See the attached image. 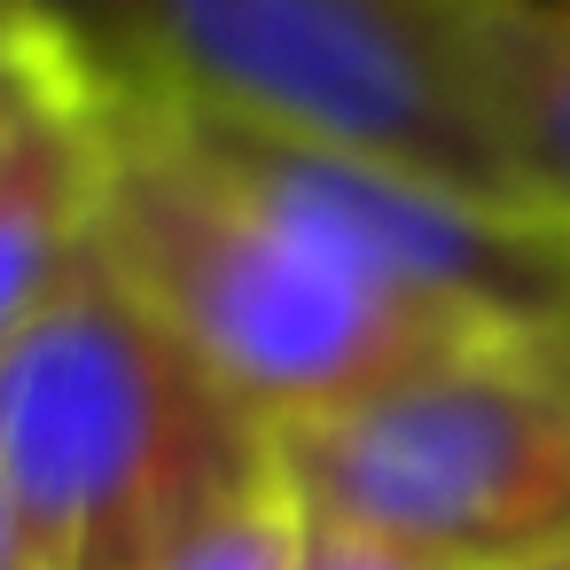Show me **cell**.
Returning a JSON list of instances; mask_svg holds the SVG:
<instances>
[{
  "mask_svg": "<svg viewBox=\"0 0 570 570\" xmlns=\"http://www.w3.org/2000/svg\"><path fill=\"white\" fill-rule=\"evenodd\" d=\"M282 476L274 430L102 258L0 352V484L40 570H157Z\"/></svg>",
  "mask_w": 570,
  "mask_h": 570,
  "instance_id": "obj_1",
  "label": "cell"
},
{
  "mask_svg": "<svg viewBox=\"0 0 570 570\" xmlns=\"http://www.w3.org/2000/svg\"><path fill=\"white\" fill-rule=\"evenodd\" d=\"M102 258L134 282V297L274 430L328 422L469 344L445 313H422L243 188H227L173 126L165 102L102 110Z\"/></svg>",
  "mask_w": 570,
  "mask_h": 570,
  "instance_id": "obj_2",
  "label": "cell"
},
{
  "mask_svg": "<svg viewBox=\"0 0 570 570\" xmlns=\"http://www.w3.org/2000/svg\"><path fill=\"white\" fill-rule=\"evenodd\" d=\"M274 445L305 515L438 570L570 554V336H484Z\"/></svg>",
  "mask_w": 570,
  "mask_h": 570,
  "instance_id": "obj_3",
  "label": "cell"
},
{
  "mask_svg": "<svg viewBox=\"0 0 570 570\" xmlns=\"http://www.w3.org/2000/svg\"><path fill=\"white\" fill-rule=\"evenodd\" d=\"M165 102L539 212L453 0H165Z\"/></svg>",
  "mask_w": 570,
  "mask_h": 570,
  "instance_id": "obj_4",
  "label": "cell"
},
{
  "mask_svg": "<svg viewBox=\"0 0 570 570\" xmlns=\"http://www.w3.org/2000/svg\"><path fill=\"white\" fill-rule=\"evenodd\" d=\"M165 110L227 188H243L258 212H274L375 289L484 336H570V235L554 219L219 110Z\"/></svg>",
  "mask_w": 570,
  "mask_h": 570,
  "instance_id": "obj_5",
  "label": "cell"
},
{
  "mask_svg": "<svg viewBox=\"0 0 570 570\" xmlns=\"http://www.w3.org/2000/svg\"><path fill=\"white\" fill-rule=\"evenodd\" d=\"M95 219H102V110L63 71H40V87L0 134V352L79 274V258L95 250Z\"/></svg>",
  "mask_w": 570,
  "mask_h": 570,
  "instance_id": "obj_6",
  "label": "cell"
},
{
  "mask_svg": "<svg viewBox=\"0 0 570 570\" xmlns=\"http://www.w3.org/2000/svg\"><path fill=\"white\" fill-rule=\"evenodd\" d=\"M453 17L531 204L570 235V24L547 0H453Z\"/></svg>",
  "mask_w": 570,
  "mask_h": 570,
  "instance_id": "obj_7",
  "label": "cell"
},
{
  "mask_svg": "<svg viewBox=\"0 0 570 570\" xmlns=\"http://www.w3.org/2000/svg\"><path fill=\"white\" fill-rule=\"evenodd\" d=\"M0 24L32 40L95 110L165 102V0H0Z\"/></svg>",
  "mask_w": 570,
  "mask_h": 570,
  "instance_id": "obj_8",
  "label": "cell"
},
{
  "mask_svg": "<svg viewBox=\"0 0 570 570\" xmlns=\"http://www.w3.org/2000/svg\"><path fill=\"white\" fill-rule=\"evenodd\" d=\"M157 570H305V508L274 476L266 492L219 508L204 531H188Z\"/></svg>",
  "mask_w": 570,
  "mask_h": 570,
  "instance_id": "obj_9",
  "label": "cell"
},
{
  "mask_svg": "<svg viewBox=\"0 0 570 570\" xmlns=\"http://www.w3.org/2000/svg\"><path fill=\"white\" fill-rule=\"evenodd\" d=\"M305 570H438V562H422L406 547H383L367 531H344V523L305 515Z\"/></svg>",
  "mask_w": 570,
  "mask_h": 570,
  "instance_id": "obj_10",
  "label": "cell"
},
{
  "mask_svg": "<svg viewBox=\"0 0 570 570\" xmlns=\"http://www.w3.org/2000/svg\"><path fill=\"white\" fill-rule=\"evenodd\" d=\"M40 71H56L32 40H17L9 24H0V134H9V118L24 110V95L40 87Z\"/></svg>",
  "mask_w": 570,
  "mask_h": 570,
  "instance_id": "obj_11",
  "label": "cell"
},
{
  "mask_svg": "<svg viewBox=\"0 0 570 570\" xmlns=\"http://www.w3.org/2000/svg\"><path fill=\"white\" fill-rule=\"evenodd\" d=\"M0 570H40L32 562V539H24V515L9 500V484H0Z\"/></svg>",
  "mask_w": 570,
  "mask_h": 570,
  "instance_id": "obj_12",
  "label": "cell"
},
{
  "mask_svg": "<svg viewBox=\"0 0 570 570\" xmlns=\"http://www.w3.org/2000/svg\"><path fill=\"white\" fill-rule=\"evenodd\" d=\"M515 570H570V554H547V562H515Z\"/></svg>",
  "mask_w": 570,
  "mask_h": 570,
  "instance_id": "obj_13",
  "label": "cell"
},
{
  "mask_svg": "<svg viewBox=\"0 0 570 570\" xmlns=\"http://www.w3.org/2000/svg\"><path fill=\"white\" fill-rule=\"evenodd\" d=\"M547 9H554V17H562V24H570V0H547Z\"/></svg>",
  "mask_w": 570,
  "mask_h": 570,
  "instance_id": "obj_14",
  "label": "cell"
}]
</instances>
